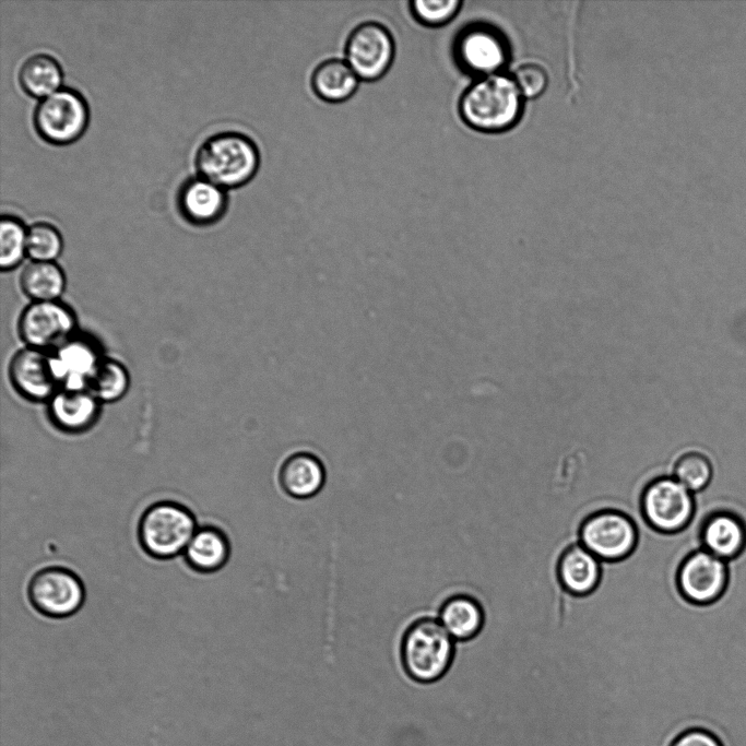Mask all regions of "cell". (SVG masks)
Masks as SVG:
<instances>
[{"mask_svg":"<svg viewBox=\"0 0 746 746\" xmlns=\"http://www.w3.org/2000/svg\"><path fill=\"white\" fill-rule=\"evenodd\" d=\"M457 643L437 618L421 617L403 631L400 661L404 673L419 684L440 680L453 666Z\"/></svg>","mask_w":746,"mask_h":746,"instance_id":"6da1fadb","label":"cell"},{"mask_svg":"<svg viewBox=\"0 0 746 746\" xmlns=\"http://www.w3.org/2000/svg\"><path fill=\"white\" fill-rule=\"evenodd\" d=\"M199 176L223 189L248 183L260 166L256 142L237 131H223L206 138L196 153Z\"/></svg>","mask_w":746,"mask_h":746,"instance_id":"7a4b0ae2","label":"cell"},{"mask_svg":"<svg viewBox=\"0 0 746 746\" xmlns=\"http://www.w3.org/2000/svg\"><path fill=\"white\" fill-rule=\"evenodd\" d=\"M521 110V93L514 81L496 73L473 83L459 102L464 122L483 132L511 128L520 118Z\"/></svg>","mask_w":746,"mask_h":746,"instance_id":"3957f363","label":"cell"},{"mask_svg":"<svg viewBox=\"0 0 746 746\" xmlns=\"http://www.w3.org/2000/svg\"><path fill=\"white\" fill-rule=\"evenodd\" d=\"M197 529L196 518L186 506L173 500H161L143 511L137 533L146 555L157 560H168L183 554Z\"/></svg>","mask_w":746,"mask_h":746,"instance_id":"277c9868","label":"cell"},{"mask_svg":"<svg viewBox=\"0 0 746 746\" xmlns=\"http://www.w3.org/2000/svg\"><path fill=\"white\" fill-rule=\"evenodd\" d=\"M697 510L695 494L672 475L653 479L641 496L646 522L664 534H676L691 525Z\"/></svg>","mask_w":746,"mask_h":746,"instance_id":"5b68a950","label":"cell"},{"mask_svg":"<svg viewBox=\"0 0 746 746\" xmlns=\"http://www.w3.org/2000/svg\"><path fill=\"white\" fill-rule=\"evenodd\" d=\"M88 117L83 96L75 90L60 87L38 103L34 111V126L43 140L64 145L83 134Z\"/></svg>","mask_w":746,"mask_h":746,"instance_id":"8992f818","label":"cell"},{"mask_svg":"<svg viewBox=\"0 0 746 746\" xmlns=\"http://www.w3.org/2000/svg\"><path fill=\"white\" fill-rule=\"evenodd\" d=\"M32 606L49 618H67L81 609L85 589L80 577L66 567L48 566L36 571L27 584Z\"/></svg>","mask_w":746,"mask_h":746,"instance_id":"52a82bcc","label":"cell"},{"mask_svg":"<svg viewBox=\"0 0 746 746\" xmlns=\"http://www.w3.org/2000/svg\"><path fill=\"white\" fill-rule=\"evenodd\" d=\"M395 58V40L390 29L380 22L365 21L348 34L344 59L364 82L380 80Z\"/></svg>","mask_w":746,"mask_h":746,"instance_id":"ba28073f","label":"cell"},{"mask_svg":"<svg viewBox=\"0 0 746 746\" xmlns=\"http://www.w3.org/2000/svg\"><path fill=\"white\" fill-rule=\"evenodd\" d=\"M730 580L727 561L703 548L690 550L676 572L682 597L698 607L709 606L725 593Z\"/></svg>","mask_w":746,"mask_h":746,"instance_id":"9c48e42d","label":"cell"},{"mask_svg":"<svg viewBox=\"0 0 746 746\" xmlns=\"http://www.w3.org/2000/svg\"><path fill=\"white\" fill-rule=\"evenodd\" d=\"M638 530L626 513L605 509L591 514L581 525L579 542L602 561H618L632 553Z\"/></svg>","mask_w":746,"mask_h":746,"instance_id":"30bf717a","label":"cell"},{"mask_svg":"<svg viewBox=\"0 0 746 746\" xmlns=\"http://www.w3.org/2000/svg\"><path fill=\"white\" fill-rule=\"evenodd\" d=\"M73 311L59 300L33 301L21 313L19 333L29 347L54 352L75 334Z\"/></svg>","mask_w":746,"mask_h":746,"instance_id":"8fae6325","label":"cell"},{"mask_svg":"<svg viewBox=\"0 0 746 746\" xmlns=\"http://www.w3.org/2000/svg\"><path fill=\"white\" fill-rule=\"evenodd\" d=\"M9 374L14 388L32 401H49L62 388L48 351L27 346L16 352Z\"/></svg>","mask_w":746,"mask_h":746,"instance_id":"7c38bea8","label":"cell"},{"mask_svg":"<svg viewBox=\"0 0 746 746\" xmlns=\"http://www.w3.org/2000/svg\"><path fill=\"white\" fill-rule=\"evenodd\" d=\"M454 55L462 68L486 76L505 64L508 50L505 38L495 28L472 25L457 37Z\"/></svg>","mask_w":746,"mask_h":746,"instance_id":"4fadbf2b","label":"cell"},{"mask_svg":"<svg viewBox=\"0 0 746 746\" xmlns=\"http://www.w3.org/2000/svg\"><path fill=\"white\" fill-rule=\"evenodd\" d=\"M62 388L87 389V381L102 362L95 341L74 334L51 352Z\"/></svg>","mask_w":746,"mask_h":746,"instance_id":"5bb4252c","label":"cell"},{"mask_svg":"<svg viewBox=\"0 0 746 746\" xmlns=\"http://www.w3.org/2000/svg\"><path fill=\"white\" fill-rule=\"evenodd\" d=\"M701 548L729 561L746 548V523L733 511L717 510L708 514L699 528Z\"/></svg>","mask_w":746,"mask_h":746,"instance_id":"9a60e30c","label":"cell"},{"mask_svg":"<svg viewBox=\"0 0 746 746\" xmlns=\"http://www.w3.org/2000/svg\"><path fill=\"white\" fill-rule=\"evenodd\" d=\"M181 215L192 224L208 225L218 221L227 208L225 189L198 176L187 179L177 194Z\"/></svg>","mask_w":746,"mask_h":746,"instance_id":"2e32d148","label":"cell"},{"mask_svg":"<svg viewBox=\"0 0 746 746\" xmlns=\"http://www.w3.org/2000/svg\"><path fill=\"white\" fill-rule=\"evenodd\" d=\"M99 403L87 389L61 388L48 401V413L58 428L81 433L96 422Z\"/></svg>","mask_w":746,"mask_h":746,"instance_id":"e0dca14e","label":"cell"},{"mask_svg":"<svg viewBox=\"0 0 746 746\" xmlns=\"http://www.w3.org/2000/svg\"><path fill=\"white\" fill-rule=\"evenodd\" d=\"M325 467L313 453L299 451L288 455L281 464L279 483L283 492L295 499H309L324 486Z\"/></svg>","mask_w":746,"mask_h":746,"instance_id":"ac0fdd59","label":"cell"},{"mask_svg":"<svg viewBox=\"0 0 746 746\" xmlns=\"http://www.w3.org/2000/svg\"><path fill=\"white\" fill-rule=\"evenodd\" d=\"M230 556V543L225 532L215 525L198 528L183 552L187 566L200 573L222 569Z\"/></svg>","mask_w":746,"mask_h":746,"instance_id":"d6986e66","label":"cell"},{"mask_svg":"<svg viewBox=\"0 0 746 746\" xmlns=\"http://www.w3.org/2000/svg\"><path fill=\"white\" fill-rule=\"evenodd\" d=\"M557 572L566 591L583 596L592 592L600 582L601 560L578 542L563 553Z\"/></svg>","mask_w":746,"mask_h":746,"instance_id":"ffe728a7","label":"cell"},{"mask_svg":"<svg viewBox=\"0 0 746 746\" xmlns=\"http://www.w3.org/2000/svg\"><path fill=\"white\" fill-rule=\"evenodd\" d=\"M437 619L455 642H464L483 628L484 611L472 595L451 593L441 602Z\"/></svg>","mask_w":746,"mask_h":746,"instance_id":"44dd1931","label":"cell"},{"mask_svg":"<svg viewBox=\"0 0 746 746\" xmlns=\"http://www.w3.org/2000/svg\"><path fill=\"white\" fill-rule=\"evenodd\" d=\"M360 82L344 58L321 61L310 75V86L315 95L331 104L350 99L358 90Z\"/></svg>","mask_w":746,"mask_h":746,"instance_id":"7402d4cb","label":"cell"},{"mask_svg":"<svg viewBox=\"0 0 746 746\" xmlns=\"http://www.w3.org/2000/svg\"><path fill=\"white\" fill-rule=\"evenodd\" d=\"M20 284L33 301H54L64 292L66 275L56 262L32 261L23 269Z\"/></svg>","mask_w":746,"mask_h":746,"instance_id":"603a6c76","label":"cell"},{"mask_svg":"<svg viewBox=\"0 0 746 746\" xmlns=\"http://www.w3.org/2000/svg\"><path fill=\"white\" fill-rule=\"evenodd\" d=\"M62 70L55 58L46 54L28 57L19 71L21 87L31 96L46 97L60 88Z\"/></svg>","mask_w":746,"mask_h":746,"instance_id":"cb8c5ba5","label":"cell"},{"mask_svg":"<svg viewBox=\"0 0 746 746\" xmlns=\"http://www.w3.org/2000/svg\"><path fill=\"white\" fill-rule=\"evenodd\" d=\"M130 384L126 367L117 360L103 358L87 381V390L99 402H115L121 399Z\"/></svg>","mask_w":746,"mask_h":746,"instance_id":"d4e9b609","label":"cell"},{"mask_svg":"<svg viewBox=\"0 0 746 746\" xmlns=\"http://www.w3.org/2000/svg\"><path fill=\"white\" fill-rule=\"evenodd\" d=\"M672 476L692 494H697L704 490L712 481L713 465L706 454L689 451L675 461Z\"/></svg>","mask_w":746,"mask_h":746,"instance_id":"484cf974","label":"cell"},{"mask_svg":"<svg viewBox=\"0 0 746 746\" xmlns=\"http://www.w3.org/2000/svg\"><path fill=\"white\" fill-rule=\"evenodd\" d=\"M27 228L11 215L0 221V265L3 271L17 267L27 256Z\"/></svg>","mask_w":746,"mask_h":746,"instance_id":"4316f807","label":"cell"},{"mask_svg":"<svg viewBox=\"0 0 746 746\" xmlns=\"http://www.w3.org/2000/svg\"><path fill=\"white\" fill-rule=\"evenodd\" d=\"M26 247L32 261L55 262L62 251L63 241L55 226L38 222L27 228Z\"/></svg>","mask_w":746,"mask_h":746,"instance_id":"83f0119b","label":"cell"},{"mask_svg":"<svg viewBox=\"0 0 746 746\" xmlns=\"http://www.w3.org/2000/svg\"><path fill=\"white\" fill-rule=\"evenodd\" d=\"M460 0H413L408 3L413 19L425 27H441L460 11Z\"/></svg>","mask_w":746,"mask_h":746,"instance_id":"f1b7e54d","label":"cell"},{"mask_svg":"<svg viewBox=\"0 0 746 746\" xmlns=\"http://www.w3.org/2000/svg\"><path fill=\"white\" fill-rule=\"evenodd\" d=\"M513 81L521 95L528 98L540 96L546 88L548 75L545 68L537 62L519 64L513 72Z\"/></svg>","mask_w":746,"mask_h":746,"instance_id":"f546056e","label":"cell"},{"mask_svg":"<svg viewBox=\"0 0 746 746\" xmlns=\"http://www.w3.org/2000/svg\"><path fill=\"white\" fill-rule=\"evenodd\" d=\"M670 746H723L720 739L710 731L691 727L679 733Z\"/></svg>","mask_w":746,"mask_h":746,"instance_id":"4dcf8cb0","label":"cell"}]
</instances>
